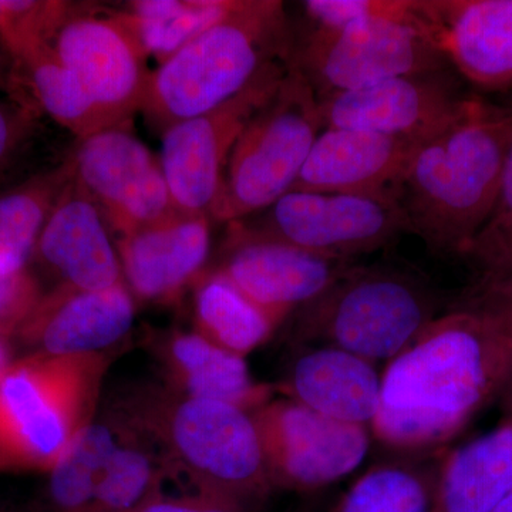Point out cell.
<instances>
[{
    "instance_id": "1",
    "label": "cell",
    "mask_w": 512,
    "mask_h": 512,
    "mask_svg": "<svg viewBox=\"0 0 512 512\" xmlns=\"http://www.w3.org/2000/svg\"><path fill=\"white\" fill-rule=\"evenodd\" d=\"M512 379V342L490 313L464 305L433 320L382 375L373 434L434 450L460 434Z\"/></svg>"
},
{
    "instance_id": "2",
    "label": "cell",
    "mask_w": 512,
    "mask_h": 512,
    "mask_svg": "<svg viewBox=\"0 0 512 512\" xmlns=\"http://www.w3.org/2000/svg\"><path fill=\"white\" fill-rule=\"evenodd\" d=\"M512 110L467 99L414 151L397 201L430 251L467 255L497 201Z\"/></svg>"
},
{
    "instance_id": "3",
    "label": "cell",
    "mask_w": 512,
    "mask_h": 512,
    "mask_svg": "<svg viewBox=\"0 0 512 512\" xmlns=\"http://www.w3.org/2000/svg\"><path fill=\"white\" fill-rule=\"evenodd\" d=\"M107 419L163 460L167 477L194 490L258 507L272 491L251 413L195 399L164 383H136L114 396Z\"/></svg>"
},
{
    "instance_id": "4",
    "label": "cell",
    "mask_w": 512,
    "mask_h": 512,
    "mask_svg": "<svg viewBox=\"0 0 512 512\" xmlns=\"http://www.w3.org/2000/svg\"><path fill=\"white\" fill-rule=\"evenodd\" d=\"M293 47L284 3L241 0L231 16L158 64L148 79L141 113L164 133L227 103L269 64L291 60Z\"/></svg>"
},
{
    "instance_id": "5",
    "label": "cell",
    "mask_w": 512,
    "mask_h": 512,
    "mask_svg": "<svg viewBox=\"0 0 512 512\" xmlns=\"http://www.w3.org/2000/svg\"><path fill=\"white\" fill-rule=\"evenodd\" d=\"M440 309L439 292L419 272L353 264L293 312L291 340L298 348L330 346L375 365L389 363L439 318Z\"/></svg>"
},
{
    "instance_id": "6",
    "label": "cell",
    "mask_w": 512,
    "mask_h": 512,
    "mask_svg": "<svg viewBox=\"0 0 512 512\" xmlns=\"http://www.w3.org/2000/svg\"><path fill=\"white\" fill-rule=\"evenodd\" d=\"M107 353H30L0 380V473H49L96 420Z\"/></svg>"
},
{
    "instance_id": "7",
    "label": "cell",
    "mask_w": 512,
    "mask_h": 512,
    "mask_svg": "<svg viewBox=\"0 0 512 512\" xmlns=\"http://www.w3.org/2000/svg\"><path fill=\"white\" fill-rule=\"evenodd\" d=\"M323 128L316 93L289 64L272 99L256 111L232 148L212 221L245 220L292 191Z\"/></svg>"
},
{
    "instance_id": "8",
    "label": "cell",
    "mask_w": 512,
    "mask_h": 512,
    "mask_svg": "<svg viewBox=\"0 0 512 512\" xmlns=\"http://www.w3.org/2000/svg\"><path fill=\"white\" fill-rule=\"evenodd\" d=\"M447 62L429 15L424 20L375 18L340 29L313 28L295 42L291 57L318 99L393 77L440 72Z\"/></svg>"
},
{
    "instance_id": "9",
    "label": "cell",
    "mask_w": 512,
    "mask_h": 512,
    "mask_svg": "<svg viewBox=\"0 0 512 512\" xmlns=\"http://www.w3.org/2000/svg\"><path fill=\"white\" fill-rule=\"evenodd\" d=\"M235 222L256 237L350 262L412 234L402 205L386 195L289 191L266 210Z\"/></svg>"
},
{
    "instance_id": "10",
    "label": "cell",
    "mask_w": 512,
    "mask_h": 512,
    "mask_svg": "<svg viewBox=\"0 0 512 512\" xmlns=\"http://www.w3.org/2000/svg\"><path fill=\"white\" fill-rule=\"evenodd\" d=\"M43 37L104 114L116 124L133 123L151 72L124 10L101 12L64 2Z\"/></svg>"
},
{
    "instance_id": "11",
    "label": "cell",
    "mask_w": 512,
    "mask_h": 512,
    "mask_svg": "<svg viewBox=\"0 0 512 512\" xmlns=\"http://www.w3.org/2000/svg\"><path fill=\"white\" fill-rule=\"evenodd\" d=\"M289 64H269L227 103L164 131L160 163L178 214L211 217L232 148L256 111L272 99Z\"/></svg>"
},
{
    "instance_id": "12",
    "label": "cell",
    "mask_w": 512,
    "mask_h": 512,
    "mask_svg": "<svg viewBox=\"0 0 512 512\" xmlns=\"http://www.w3.org/2000/svg\"><path fill=\"white\" fill-rule=\"evenodd\" d=\"M251 416L272 490L326 487L355 471L369 451L366 426L329 419L286 397L269 400Z\"/></svg>"
},
{
    "instance_id": "13",
    "label": "cell",
    "mask_w": 512,
    "mask_h": 512,
    "mask_svg": "<svg viewBox=\"0 0 512 512\" xmlns=\"http://www.w3.org/2000/svg\"><path fill=\"white\" fill-rule=\"evenodd\" d=\"M77 141L70 156L74 178L119 237L178 214L160 158L136 137L131 123Z\"/></svg>"
},
{
    "instance_id": "14",
    "label": "cell",
    "mask_w": 512,
    "mask_h": 512,
    "mask_svg": "<svg viewBox=\"0 0 512 512\" xmlns=\"http://www.w3.org/2000/svg\"><path fill=\"white\" fill-rule=\"evenodd\" d=\"M227 234L221 264L215 269L281 325L353 265L256 237L238 222H229Z\"/></svg>"
},
{
    "instance_id": "15",
    "label": "cell",
    "mask_w": 512,
    "mask_h": 512,
    "mask_svg": "<svg viewBox=\"0 0 512 512\" xmlns=\"http://www.w3.org/2000/svg\"><path fill=\"white\" fill-rule=\"evenodd\" d=\"M318 100L325 128H350L423 141L446 126L467 99L456 92L440 70L393 77Z\"/></svg>"
},
{
    "instance_id": "16",
    "label": "cell",
    "mask_w": 512,
    "mask_h": 512,
    "mask_svg": "<svg viewBox=\"0 0 512 512\" xmlns=\"http://www.w3.org/2000/svg\"><path fill=\"white\" fill-rule=\"evenodd\" d=\"M136 298L126 284L103 291L56 286L45 292L16 338L50 356L106 353L133 328Z\"/></svg>"
},
{
    "instance_id": "17",
    "label": "cell",
    "mask_w": 512,
    "mask_h": 512,
    "mask_svg": "<svg viewBox=\"0 0 512 512\" xmlns=\"http://www.w3.org/2000/svg\"><path fill=\"white\" fill-rule=\"evenodd\" d=\"M109 228L73 175L43 228L32 262L55 279L53 288L103 291L126 284Z\"/></svg>"
},
{
    "instance_id": "18",
    "label": "cell",
    "mask_w": 512,
    "mask_h": 512,
    "mask_svg": "<svg viewBox=\"0 0 512 512\" xmlns=\"http://www.w3.org/2000/svg\"><path fill=\"white\" fill-rule=\"evenodd\" d=\"M421 141L350 128H323L292 191L386 195L400 184Z\"/></svg>"
},
{
    "instance_id": "19",
    "label": "cell",
    "mask_w": 512,
    "mask_h": 512,
    "mask_svg": "<svg viewBox=\"0 0 512 512\" xmlns=\"http://www.w3.org/2000/svg\"><path fill=\"white\" fill-rule=\"evenodd\" d=\"M210 215H174L117 239L124 282L134 298L171 305L204 274Z\"/></svg>"
},
{
    "instance_id": "20",
    "label": "cell",
    "mask_w": 512,
    "mask_h": 512,
    "mask_svg": "<svg viewBox=\"0 0 512 512\" xmlns=\"http://www.w3.org/2000/svg\"><path fill=\"white\" fill-rule=\"evenodd\" d=\"M434 39L448 62L487 89L512 83V0L426 2Z\"/></svg>"
},
{
    "instance_id": "21",
    "label": "cell",
    "mask_w": 512,
    "mask_h": 512,
    "mask_svg": "<svg viewBox=\"0 0 512 512\" xmlns=\"http://www.w3.org/2000/svg\"><path fill=\"white\" fill-rule=\"evenodd\" d=\"M302 349L279 386L286 399L329 419L370 426L382 394L375 363L330 346Z\"/></svg>"
},
{
    "instance_id": "22",
    "label": "cell",
    "mask_w": 512,
    "mask_h": 512,
    "mask_svg": "<svg viewBox=\"0 0 512 512\" xmlns=\"http://www.w3.org/2000/svg\"><path fill=\"white\" fill-rule=\"evenodd\" d=\"M165 386L195 399L234 404L252 413L274 387L256 382L244 357L218 348L197 332L174 330L154 343Z\"/></svg>"
},
{
    "instance_id": "23",
    "label": "cell",
    "mask_w": 512,
    "mask_h": 512,
    "mask_svg": "<svg viewBox=\"0 0 512 512\" xmlns=\"http://www.w3.org/2000/svg\"><path fill=\"white\" fill-rule=\"evenodd\" d=\"M0 36V42L25 74L35 99L60 126L77 140L106 128L119 126L93 103L82 84L67 69L45 37L40 35V16Z\"/></svg>"
},
{
    "instance_id": "24",
    "label": "cell",
    "mask_w": 512,
    "mask_h": 512,
    "mask_svg": "<svg viewBox=\"0 0 512 512\" xmlns=\"http://www.w3.org/2000/svg\"><path fill=\"white\" fill-rule=\"evenodd\" d=\"M512 491V426L443 456L433 512H494Z\"/></svg>"
},
{
    "instance_id": "25",
    "label": "cell",
    "mask_w": 512,
    "mask_h": 512,
    "mask_svg": "<svg viewBox=\"0 0 512 512\" xmlns=\"http://www.w3.org/2000/svg\"><path fill=\"white\" fill-rule=\"evenodd\" d=\"M194 322L202 338L244 359L281 326L218 269L194 284Z\"/></svg>"
},
{
    "instance_id": "26",
    "label": "cell",
    "mask_w": 512,
    "mask_h": 512,
    "mask_svg": "<svg viewBox=\"0 0 512 512\" xmlns=\"http://www.w3.org/2000/svg\"><path fill=\"white\" fill-rule=\"evenodd\" d=\"M74 175L72 158L0 195V275L25 271L43 228Z\"/></svg>"
},
{
    "instance_id": "27",
    "label": "cell",
    "mask_w": 512,
    "mask_h": 512,
    "mask_svg": "<svg viewBox=\"0 0 512 512\" xmlns=\"http://www.w3.org/2000/svg\"><path fill=\"white\" fill-rule=\"evenodd\" d=\"M120 441L113 421L94 420L47 473L45 495L33 512H92L97 485Z\"/></svg>"
},
{
    "instance_id": "28",
    "label": "cell",
    "mask_w": 512,
    "mask_h": 512,
    "mask_svg": "<svg viewBox=\"0 0 512 512\" xmlns=\"http://www.w3.org/2000/svg\"><path fill=\"white\" fill-rule=\"evenodd\" d=\"M239 5L241 0H134L124 13L147 56L161 64L231 16Z\"/></svg>"
},
{
    "instance_id": "29",
    "label": "cell",
    "mask_w": 512,
    "mask_h": 512,
    "mask_svg": "<svg viewBox=\"0 0 512 512\" xmlns=\"http://www.w3.org/2000/svg\"><path fill=\"white\" fill-rule=\"evenodd\" d=\"M441 460L372 467L343 495L336 512H433Z\"/></svg>"
},
{
    "instance_id": "30",
    "label": "cell",
    "mask_w": 512,
    "mask_h": 512,
    "mask_svg": "<svg viewBox=\"0 0 512 512\" xmlns=\"http://www.w3.org/2000/svg\"><path fill=\"white\" fill-rule=\"evenodd\" d=\"M119 431L121 441L97 485L92 512H133L163 490V460L143 441Z\"/></svg>"
},
{
    "instance_id": "31",
    "label": "cell",
    "mask_w": 512,
    "mask_h": 512,
    "mask_svg": "<svg viewBox=\"0 0 512 512\" xmlns=\"http://www.w3.org/2000/svg\"><path fill=\"white\" fill-rule=\"evenodd\" d=\"M303 10L315 28L340 29L367 19L424 20V2L402 0H306Z\"/></svg>"
},
{
    "instance_id": "32",
    "label": "cell",
    "mask_w": 512,
    "mask_h": 512,
    "mask_svg": "<svg viewBox=\"0 0 512 512\" xmlns=\"http://www.w3.org/2000/svg\"><path fill=\"white\" fill-rule=\"evenodd\" d=\"M45 291L30 268L12 275H0V335L13 338L35 311Z\"/></svg>"
},
{
    "instance_id": "33",
    "label": "cell",
    "mask_w": 512,
    "mask_h": 512,
    "mask_svg": "<svg viewBox=\"0 0 512 512\" xmlns=\"http://www.w3.org/2000/svg\"><path fill=\"white\" fill-rule=\"evenodd\" d=\"M512 237V140L505 158L503 174H501L500 190L494 210L487 224L477 235L466 256L471 259L480 258L498 247L505 239Z\"/></svg>"
},
{
    "instance_id": "34",
    "label": "cell",
    "mask_w": 512,
    "mask_h": 512,
    "mask_svg": "<svg viewBox=\"0 0 512 512\" xmlns=\"http://www.w3.org/2000/svg\"><path fill=\"white\" fill-rule=\"evenodd\" d=\"M254 508L225 495L194 490L180 495L160 493L133 512H254Z\"/></svg>"
},
{
    "instance_id": "35",
    "label": "cell",
    "mask_w": 512,
    "mask_h": 512,
    "mask_svg": "<svg viewBox=\"0 0 512 512\" xmlns=\"http://www.w3.org/2000/svg\"><path fill=\"white\" fill-rule=\"evenodd\" d=\"M466 305L494 316L512 342V275L480 278Z\"/></svg>"
},
{
    "instance_id": "36",
    "label": "cell",
    "mask_w": 512,
    "mask_h": 512,
    "mask_svg": "<svg viewBox=\"0 0 512 512\" xmlns=\"http://www.w3.org/2000/svg\"><path fill=\"white\" fill-rule=\"evenodd\" d=\"M474 264L480 269V278L512 275V237L505 239L487 254L474 259Z\"/></svg>"
},
{
    "instance_id": "37",
    "label": "cell",
    "mask_w": 512,
    "mask_h": 512,
    "mask_svg": "<svg viewBox=\"0 0 512 512\" xmlns=\"http://www.w3.org/2000/svg\"><path fill=\"white\" fill-rule=\"evenodd\" d=\"M23 127L20 121L2 103H0V170L15 153Z\"/></svg>"
},
{
    "instance_id": "38",
    "label": "cell",
    "mask_w": 512,
    "mask_h": 512,
    "mask_svg": "<svg viewBox=\"0 0 512 512\" xmlns=\"http://www.w3.org/2000/svg\"><path fill=\"white\" fill-rule=\"evenodd\" d=\"M8 338L0 335V380L5 376L6 370L9 369V366L12 365L10 362V349Z\"/></svg>"
},
{
    "instance_id": "39",
    "label": "cell",
    "mask_w": 512,
    "mask_h": 512,
    "mask_svg": "<svg viewBox=\"0 0 512 512\" xmlns=\"http://www.w3.org/2000/svg\"><path fill=\"white\" fill-rule=\"evenodd\" d=\"M504 400V423L511 424L512 426V380L510 384H508L507 389L503 393Z\"/></svg>"
},
{
    "instance_id": "40",
    "label": "cell",
    "mask_w": 512,
    "mask_h": 512,
    "mask_svg": "<svg viewBox=\"0 0 512 512\" xmlns=\"http://www.w3.org/2000/svg\"><path fill=\"white\" fill-rule=\"evenodd\" d=\"M494 512H512V491L504 498L503 503L495 508Z\"/></svg>"
},
{
    "instance_id": "41",
    "label": "cell",
    "mask_w": 512,
    "mask_h": 512,
    "mask_svg": "<svg viewBox=\"0 0 512 512\" xmlns=\"http://www.w3.org/2000/svg\"><path fill=\"white\" fill-rule=\"evenodd\" d=\"M3 80H5V63L2 62V56H0V86H2Z\"/></svg>"
}]
</instances>
